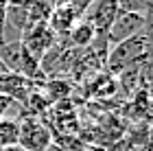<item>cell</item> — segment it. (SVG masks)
<instances>
[{"label": "cell", "mask_w": 153, "mask_h": 151, "mask_svg": "<svg viewBox=\"0 0 153 151\" xmlns=\"http://www.w3.org/2000/svg\"><path fill=\"white\" fill-rule=\"evenodd\" d=\"M144 59H149V33H140L131 39H125V42L112 46L105 57V66L114 77V74L123 72L127 66Z\"/></svg>", "instance_id": "obj_1"}, {"label": "cell", "mask_w": 153, "mask_h": 151, "mask_svg": "<svg viewBox=\"0 0 153 151\" xmlns=\"http://www.w3.org/2000/svg\"><path fill=\"white\" fill-rule=\"evenodd\" d=\"M53 142V132L37 116H24L18 121V145L24 151H46Z\"/></svg>", "instance_id": "obj_2"}, {"label": "cell", "mask_w": 153, "mask_h": 151, "mask_svg": "<svg viewBox=\"0 0 153 151\" xmlns=\"http://www.w3.org/2000/svg\"><path fill=\"white\" fill-rule=\"evenodd\" d=\"M147 22L149 18H142V16H134V13H125L118 9L116 18L112 20L107 29V42H109V48L116 44L125 42V39H131L140 33H147Z\"/></svg>", "instance_id": "obj_3"}, {"label": "cell", "mask_w": 153, "mask_h": 151, "mask_svg": "<svg viewBox=\"0 0 153 151\" xmlns=\"http://www.w3.org/2000/svg\"><path fill=\"white\" fill-rule=\"evenodd\" d=\"M57 42V37H55V33L48 29V24H33L29 29L24 31L22 39H20V44L24 46V51L31 55V57H35L37 61H42V57L53 48V44Z\"/></svg>", "instance_id": "obj_4"}, {"label": "cell", "mask_w": 153, "mask_h": 151, "mask_svg": "<svg viewBox=\"0 0 153 151\" xmlns=\"http://www.w3.org/2000/svg\"><path fill=\"white\" fill-rule=\"evenodd\" d=\"M116 13H118V0H94V4L88 9V13L83 18L88 22H92L96 31L107 33L112 20L116 18Z\"/></svg>", "instance_id": "obj_5"}, {"label": "cell", "mask_w": 153, "mask_h": 151, "mask_svg": "<svg viewBox=\"0 0 153 151\" xmlns=\"http://www.w3.org/2000/svg\"><path fill=\"white\" fill-rule=\"evenodd\" d=\"M79 16L70 9V4H64V7H55L51 18H48V29L55 33V37H66L68 33L74 29V24L79 22Z\"/></svg>", "instance_id": "obj_6"}, {"label": "cell", "mask_w": 153, "mask_h": 151, "mask_svg": "<svg viewBox=\"0 0 153 151\" xmlns=\"http://www.w3.org/2000/svg\"><path fill=\"white\" fill-rule=\"evenodd\" d=\"M94 37H96V29H94V24L88 22L85 18H81L79 22L74 24V29L66 35L68 44H70L74 51H85V48H90V44L94 42Z\"/></svg>", "instance_id": "obj_7"}, {"label": "cell", "mask_w": 153, "mask_h": 151, "mask_svg": "<svg viewBox=\"0 0 153 151\" xmlns=\"http://www.w3.org/2000/svg\"><path fill=\"white\" fill-rule=\"evenodd\" d=\"M53 9H55V7L48 2V0H35V2L29 7V11H26L29 26H33V24H46L48 18H51V13H53Z\"/></svg>", "instance_id": "obj_8"}, {"label": "cell", "mask_w": 153, "mask_h": 151, "mask_svg": "<svg viewBox=\"0 0 153 151\" xmlns=\"http://www.w3.org/2000/svg\"><path fill=\"white\" fill-rule=\"evenodd\" d=\"M18 145V121L0 118V149Z\"/></svg>", "instance_id": "obj_9"}, {"label": "cell", "mask_w": 153, "mask_h": 151, "mask_svg": "<svg viewBox=\"0 0 153 151\" xmlns=\"http://www.w3.org/2000/svg\"><path fill=\"white\" fill-rule=\"evenodd\" d=\"M118 9L125 11V13H134V16L149 18L151 0H118Z\"/></svg>", "instance_id": "obj_10"}, {"label": "cell", "mask_w": 153, "mask_h": 151, "mask_svg": "<svg viewBox=\"0 0 153 151\" xmlns=\"http://www.w3.org/2000/svg\"><path fill=\"white\" fill-rule=\"evenodd\" d=\"M68 4H70V9H72L79 18H83V16L88 13V9L94 4V0H70Z\"/></svg>", "instance_id": "obj_11"}, {"label": "cell", "mask_w": 153, "mask_h": 151, "mask_svg": "<svg viewBox=\"0 0 153 151\" xmlns=\"http://www.w3.org/2000/svg\"><path fill=\"white\" fill-rule=\"evenodd\" d=\"M35 2V0H4V4L7 7H13V9H24V11H29V7Z\"/></svg>", "instance_id": "obj_12"}]
</instances>
